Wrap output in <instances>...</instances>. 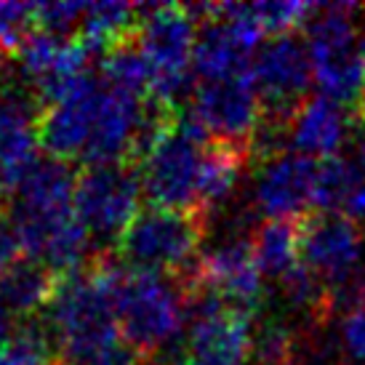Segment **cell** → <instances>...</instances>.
<instances>
[{
  "instance_id": "cell-26",
  "label": "cell",
  "mask_w": 365,
  "mask_h": 365,
  "mask_svg": "<svg viewBox=\"0 0 365 365\" xmlns=\"http://www.w3.org/2000/svg\"><path fill=\"white\" fill-rule=\"evenodd\" d=\"M19 254H24L19 243V235L14 230L9 213L0 211V277L9 272L16 262H21Z\"/></svg>"
},
{
  "instance_id": "cell-15",
  "label": "cell",
  "mask_w": 365,
  "mask_h": 365,
  "mask_svg": "<svg viewBox=\"0 0 365 365\" xmlns=\"http://www.w3.org/2000/svg\"><path fill=\"white\" fill-rule=\"evenodd\" d=\"M91 51L81 38H61L51 32L35 30L19 51V67L30 91L43 102H56L81 75Z\"/></svg>"
},
{
  "instance_id": "cell-21",
  "label": "cell",
  "mask_w": 365,
  "mask_h": 365,
  "mask_svg": "<svg viewBox=\"0 0 365 365\" xmlns=\"http://www.w3.org/2000/svg\"><path fill=\"white\" fill-rule=\"evenodd\" d=\"M314 6L304 0H267V3H251V14L259 21L264 35H294L296 27L309 24V16H314Z\"/></svg>"
},
{
  "instance_id": "cell-25",
  "label": "cell",
  "mask_w": 365,
  "mask_h": 365,
  "mask_svg": "<svg viewBox=\"0 0 365 365\" xmlns=\"http://www.w3.org/2000/svg\"><path fill=\"white\" fill-rule=\"evenodd\" d=\"M339 346L346 360L365 365V296L352 307H346V312L341 314Z\"/></svg>"
},
{
  "instance_id": "cell-22",
  "label": "cell",
  "mask_w": 365,
  "mask_h": 365,
  "mask_svg": "<svg viewBox=\"0 0 365 365\" xmlns=\"http://www.w3.org/2000/svg\"><path fill=\"white\" fill-rule=\"evenodd\" d=\"M35 30H38L35 3L0 0V53L3 56H19Z\"/></svg>"
},
{
  "instance_id": "cell-16",
  "label": "cell",
  "mask_w": 365,
  "mask_h": 365,
  "mask_svg": "<svg viewBox=\"0 0 365 365\" xmlns=\"http://www.w3.org/2000/svg\"><path fill=\"white\" fill-rule=\"evenodd\" d=\"M355 125V110L317 93V96H309L288 120L285 147L312 160H331L344 150Z\"/></svg>"
},
{
  "instance_id": "cell-5",
  "label": "cell",
  "mask_w": 365,
  "mask_h": 365,
  "mask_svg": "<svg viewBox=\"0 0 365 365\" xmlns=\"http://www.w3.org/2000/svg\"><path fill=\"white\" fill-rule=\"evenodd\" d=\"M211 142L192 123L190 115H176V120L153 150L139 163L142 192L153 208H171L197 216L200 173Z\"/></svg>"
},
{
  "instance_id": "cell-4",
  "label": "cell",
  "mask_w": 365,
  "mask_h": 365,
  "mask_svg": "<svg viewBox=\"0 0 365 365\" xmlns=\"http://www.w3.org/2000/svg\"><path fill=\"white\" fill-rule=\"evenodd\" d=\"M205 230L208 222L195 213L147 208L118 237V254L131 269L184 280L200 262Z\"/></svg>"
},
{
  "instance_id": "cell-27",
  "label": "cell",
  "mask_w": 365,
  "mask_h": 365,
  "mask_svg": "<svg viewBox=\"0 0 365 365\" xmlns=\"http://www.w3.org/2000/svg\"><path fill=\"white\" fill-rule=\"evenodd\" d=\"M11 309L6 304H3V299H0V341H6V339H11L14 336V331H11Z\"/></svg>"
},
{
  "instance_id": "cell-17",
  "label": "cell",
  "mask_w": 365,
  "mask_h": 365,
  "mask_svg": "<svg viewBox=\"0 0 365 365\" xmlns=\"http://www.w3.org/2000/svg\"><path fill=\"white\" fill-rule=\"evenodd\" d=\"M142 19L144 6H136V3H120V0L88 3L78 38L91 53H110L112 48L136 38Z\"/></svg>"
},
{
  "instance_id": "cell-1",
  "label": "cell",
  "mask_w": 365,
  "mask_h": 365,
  "mask_svg": "<svg viewBox=\"0 0 365 365\" xmlns=\"http://www.w3.org/2000/svg\"><path fill=\"white\" fill-rule=\"evenodd\" d=\"M123 264L104 254L70 274H61L56 294L43 312L51 346L64 365H93L120 344L118 280Z\"/></svg>"
},
{
  "instance_id": "cell-14",
  "label": "cell",
  "mask_w": 365,
  "mask_h": 365,
  "mask_svg": "<svg viewBox=\"0 0 365 365\" xmlns=\"http://www.w3.org/2000/svg\"><path fill=\"white\" fill-rule=\"evenodd\" d=\"M41 99L27 83L6 86L0 93V184L16 190L41 147Z\"/></svg>"
},
{
  "instance_id": "cell-28",
  "label": "cell",
  "mask_w": 365,
  "mask_h": 365,
  "mask_svg": "<svg viewBox=\"0 0 365 365\" xmlns=\"http://www.w3.org/2000/svg\"><path fill=\"white\" fill-rule=\"evenodd\" d=\"M6 59H9V56H3V53H0V93H3V88H6V72H9Z\"/></svg>"
},
{
  "instance_id": "cell-3",
  "label": "cell",
  "mask_w": 365,
  "mask_h": 365,
  "mask_svg": "<svg viewBox=\"0 0 365 365\" xmlns=\"http://www.w3.org/2000/svg\"><path fill=\"white\" fill-rule=\"evenodd\" d=\"M357 14L360 6L355 3H328L314 11L307 30L317 91L355 110V115L365 104V61L357 43Z\"/></svg>"
},
{
  "instance_id": "cell-10",
  "label": "cell",
  "mask_w": 365,
  "mask_h": 365,
  "mask_svg": "<svg viewBox=\"0 0 365 365\" xmlns=\"http://www.w3.org/2000/svg\"><path fill=\"white\" fill-rule=\"evenodd\" d=\"M251 78L264 104V120L272 125H288L294 112L309 99L312 59L304 41L296 35H283L259 48Z\"/></svg>"
},
{
  "instance_id": "cell-2",
  "label": "cell",
  "mask_w": 365,
  "mask_h": 365,
  "mask_svg": "<svg viewBox=\"0 0 365 365\" xmlns=\"http://www.w3.org/2000/svg\"><path fill=\"white\" fill-rule=\"evenodd\" d=\"M190 320V294L182 280L139 272L123 264L118 280V323L123 341L142 360H153L173 344Z\"/></svg>"
},
{
  "instance_id": "cell-9",
  "label": "cell",
  "mask_w": 365,
  "mask_h": 365,
  "mask_svg": "<svg viewBox=\"0 0 365 365\" xmlns=\"http://www.w3.org/2000/svg\"><path fill=\"white\" fill-rule=\"evenodd\" d=\"M142 179L128 163L86 165L75 179V213L96 237H120L139 216Z\"/></svg>"
},
{
  "instance_id": "cell-20",
  "label": "cell",
  "mask_w": 365,
  "mask_h": 365,
  "mask_svg": "<svg viewBox=\"0 0 365 365\" xmlns=\"http://www.w3.org/2000/svg\"><path fill=\"white\" fill-rule=\"evenodd\" d=\"M102 78L110 86L128 91L133 96H153V75L144 61L142 51L136 48V43H123L110 53H104Z\"/></svg>"
},
{
  "instance_id": "cell-11",
  "label": "cell",
  "mask_w": 365,
  "mask_h": 365,
  "mask_svg": "<svg viewBox=\"0 0 365 365\" xmlns=\"http://www.w3.org/2000/svg\"><path fill=\"white\" fill-rule=\"evenodd\" d=\"M184 288H203L227 309L256 317L264 299V274L256 264L251 240H227L200 256Z\"/></svg>"
},
{
  "instance_id": "cell-18",
  "label": "cell",
  "mask_w": 365,
  "mask_h": 365,
  "mask_svg": "<svg viewBox=\"0 0 365 365\" xmlns=\"http://www.w3.org/2000/svg\"><path fill=\"white\" fill-rule=\"evenodd\" d=\"M56 285L59 274L32 259H21L0 277V299L11 309V314L35 320L48 309Z\"/></svg>"
},
{
  "instance_id": "cell-8",
  "label": "cell",
  "mask_w": 365,
  "mask_h": 365,
  "mask_svg": "<svg viewBox=\"0 0 365 365\" xmlns=\"http://www.w3.org/2000/svg\"><path fill=\"white\" fill-rule=\"evenodd\" d=\"M254 317L222 307L203 288L190 291V331L182 365H248L254 357Z\"/></svg>"
},
{
  "instance_id": "cell-24",
  "label": "cell",
  "mask_w": 365,
  "mask_h": 365,
  "mask_svg": "<svg viewBox=\"0 0 365 365\" xmlns=\"http://www.w3.org/2000/svg\"><path fill=\"white\" fill-rule=\"evenodd\" d=\"M341 360H344L341 346L320 336L317 325H314V328L296 334L294 349H291V357L285 365H341Z\"/></svg>"
},
{
  "instance_id": "cell-13",
  "label": "cell",
  "mask_w": 365,
  "mask_h": 365,
  "mask_svg": "<svg viewBox=\"0 0 365 365\" xmlns=\"http://www.w3.org/2000/svg\"><path fill=\"white\" fill-rule=\"evenodd\" d=\"M320 160L296 153H280L262 163L256 176V208L267 219L302 222L314 213Z\"/></svg>"
},
{
  "instance_id": "cell-29",
  "label": "cell",
  "mask_w": 365,
  "mask_h": 365,
  "mask_svg": "<svg viewBox=\"0 0 365 365\" xmlns=\"http://www.w3.org/2000/svg\"><path fill=\"white\" fill-rule=\"evenodd\" d=\"M357 125H365V104H363V110L357 112Z\"/></svg>"
},
{
  "instance_id": "cell-19",
  "label": "cell",
  "mask_w": 365,
  "mask_h": 365,
  "mask_svg": "<svg viewBox=\"0 0 365 365\" xmlns=\"http://www.w3.org/2000/svg\"><path fill=\"white\" fill-rule=\"evenodd\" d=\"M256 264L264 277H272L283 283L291 272L302 267V254H299V222H277L267 219L259 224V230L251 237Z\"/></svg>"
},
{
  "instance_id": "cell-7",
  "label": "cell",
  "mask_w": 365,
  "mask_h": 365,
  "mask_svg": "<svg viewBox=\"0 0 365 365\" xmlns=\"http://www.w3.org/2000/svg\"><path fill=\"white\" fill-rule=\"evenodd\" d=\"M192 123L211 144H222L251 158L264 123V104L251 75L230 81H208L192 96Z\"/></svg>"
},
{
  "instance_id": "cell-30",
  "label": "cell",
  "mask_w": 365,
  "mask_h": 365,
  "mask_svg": "<svg viewBox=\"0 0 365 365\" xmlns=\"http://www.w3.org/2000/svg\"><path fill=\"white\" fill-rule=\"evenodd\" d=\"M41 365H64V363H61L59 357H51V360H43Z\"/></svg>"
},
{
  "instance_id": "cell-23",
  "label": "cell",
  "mask_w": 365,
  "mask_h": 365,
  "mask_svg": "<svg viewBox=\"0 0 365 365\" xmlns=\"http://www.w3.org/2000/svg\"><path fill=\"white\" fill-rule=\"evenodd\" d=\"M88 3L78 0H48V3H35V19L38 30L61 35V38H78L83 14Z\"/></svg>"
},
{
  "instance_id": "cell-12",
  "label": "cell",
  "mask_w": 365,
  "mask_h": 365,
  "mask_svg": "<svg viewBox=\"0 0 365 365\" xmlns=\"http://www.w3.org/2000/svg\"><path fill=\"white\" fill-rule=\"evenodd\" d=\"M104 91V78L91 72L81 75L56 102L43 107L41 147L56 160H86L88 144L96 125L99 99Z\"/></svg>"
},
{
  "instance_id": "cell-6",
  "label": "cell",
  "mask_w": 365,
  "mask_h": 365,
  "mask_svg": "<svg viewBox=\"0 0 365 365\" xmlns=\"http://www.w3.org/2000/svg\"><path fill=\"white\" fill-rule=\"evenodd\" d=\"M197 32L200 21L190 6L144 9V19L133 43L150 67L155 99L173 107V102L184 93L195 61Z\"/></svg>"
}]
</instances>
